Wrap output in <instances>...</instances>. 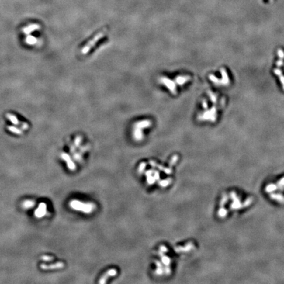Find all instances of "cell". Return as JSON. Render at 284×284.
<instances>
[{
	"instance_id": "1",
	"label": "cell",
	"mask_w": 284,
	"mask_h": 284,
	"mask_svg": "<svg viewBox=\"0 0 284 284\" xmlns=\"http://www.w3.org/2000/svg\"><path fill=\"white\" fill-rule=\"evenodd\" d=\"M71 208L77 211L85 214H90L94 211L96 206L92 203H84L77 199H73L70 202Z\"/></svg>"
},
{
	"instance_id": "8",
	"label": "cell",
	"mask_w": 284,
	"mask_h": 284,
	"mask_svg": "<svg viewBox=\"0 0 284 284\" xmlns=\"http://www.w3.org/2000/svg\"><path fill=\"white\" fill-rule=\"evenodd\" d=\"M35 205V202L32 200H26L23 203V207L25 209H28L34 207Z\"/></svg>"
},
{
	"instance_id": "12",
	"label": "cell",
	"mask_w": 284,
	"mask_h": 284,
	"mask_svg": "<svg viewBox=\"0 0 284 284\" xmlns=\"http://www.w3.org/2000/svg\"><path fill=\"white\" fill-rule=\"evenodd\" d=\"M21 127L23 130H27L28 129V128H29V126H28V124L26 123H23L22 125L21 126Z\"/></svg>"
},
{
	"instance_id": "4",
	"label": "cell",
	"mask_w": 284,
	"mask_h": 284,
	"mask_svg": "<svg viewBox=\"0 0 284 284\" xmlns=\"http://www.w3.org/2000/svg\"><path fill=\"white\" fill-rule=\"evenodd\" d=\"M64 265L63 262H55L54 264H53V265H45V264H42V265L40 266V267H41V268L42 270H46L60 269V268H61L64 267Z\"/></svg>"
},
{
	"instance_id": "5",
	"label": "cell",
	"mask_w": 284,
	"mask_h": 284,
	"mask_svg": "<svg viewBox=\"0 0 284 284\" xmlns=\"http://www.w3.org/2000/svg\"><path fill=\"white\" fill-rule=\"evenodd\" d=\"M61 158H62V159H63L64 161H66L68 167L71 170H72V171H73V170H74L76 169L75 164L74 163V162L72 161L71 158L70 157L69 155H68V154L63 153L61 154Z\"/></svg>"
},
{
	"instance_id": "10",
	"label": "cell",
	"mask_w": 284,
	"mask_h": 284,
	"mask_svg": "<svg viewBox=\"0 0 284 284\" xmlns=\"http://www.w3.org/2000/svg\"><path fill=\"white\" fill-rule=\"evenodd\" d=\"M26 42L28 44H30V45H34L37 42V39L34 37V36L29 35L28 36V37H26Z\"/></svg>"
},
{
	"instance_id": "11",
	"label": "cell",
	"mask_w": 284,
	"mask_h": 284,
	"mask_svg": "<svg viewBox=\"0 0 284 284\" xmlns=\"http://www.w3.org/2000/svg\"><path fill=\"white\" fill-rule=\"evenodd\" d=\"M41 259L44 261H51L54 260V257L47 256V255H43V256L41 257Z\"/></svg>"
},
{
	"instance_id": "6",
	"label": "cell",
	"mask_w": 284,
	"mask_h": 284,
	"mask_svg": "<svg viewBox=\"0 0 284 284\" xmlns=\"http://www.w3.org/2000/svg\"><path fill=\"white\" fill-rule=\"evenodd\" d=\"M40 26L39 24H30V25H28L27 27L24 28L23 29V32L24 34H29L31 33V32H34V30L40 29Z\"/></svg>"
},
{
	"instance_id": "9",
	"label": "cell",
	"mask_w": 284,
	"mask_h": 284,
	"mask_svg": "<svg viewBox=\"0 0 284 284\" xmlns=\"http://www.w3.org/2000/svg\"><path fill=\"white\" fill-rule=\"evenodd\" d=\"M7 128L10 132H13L14 133H16V134L21 135V134H23V132L21 130H20L19 128H18L17 127L11 126H9L7 127Z\"/></svg>"
},
{
	"instance_id": "3",
	"label": "cell",
	"mask_w": 284,
	"mask_h": 284,
	"mask_svg": "<svg viewBox=\"0 0 284 284\" xmlns=\"http://www.w3.org/2000/svg\"><path fill=\"white\" fill-rule=\"evenodd\" d=\"M116 274H117V271H116V269L113 268V269L108 270L104 274V275H103L102 276H101L99 283H106L107 280L109 278L115 276V275H116Z\"/></svg>"
},
{
	"instance_id": "7",
	"label": "cell",
	"mask_w": 284,
	"mask_h": 284,
	"mask_svg": "<svg viewBox=\"0 0 284 284\" xmlns=\"http://www.w3.org/2000/svg\"><path fill=\"white\" fill-rule=\"evenodd\" d=\"M6 116H7V118L9 119L12 123H13L15 125L21 126L22 124H23V123H21V122H20L18 120V119L14 115L10 114V113H7V114L6 115Z\"/></svg>"
},
{
	"instance_id": "2",
	"label": "cell",
	"mask_w": 284,
	"mask_h": 284,
	"mask_svg": "<svg viewBox=\"0 0 284 284\" xmlns=\"http://www.w3.org/2000/svg\"><path fill=\"white\" fill-rule=\"evenodd\" d=\"M35 216L38 218H41L47 214V205L45 203H40L38 209L34 212Z\"/></svg>"
}]
</instances>
